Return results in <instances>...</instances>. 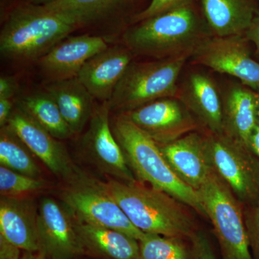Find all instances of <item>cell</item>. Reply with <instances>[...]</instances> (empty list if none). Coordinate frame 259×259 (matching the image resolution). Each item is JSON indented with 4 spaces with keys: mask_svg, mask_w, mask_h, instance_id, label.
Masks as SVG:
<instances>
[{
    "mask_svg": "<svg viewBox=\"0 0 259 259\" xmlns=\"http://www.w3.org/2000/svg\"><path fill=\"white\" fill-rule=\"evenodd\" d=\"M47 182L0 166L1 197H20L23 194L37 192L47 187Z\"/></svg>",
    "mask_w": 259,
    "mask_h": 259,
    "instance_id": "cell-27",
    "label": "cell"
},
{
    "mask_svg": "<svg viewBox=\"0 0 259 259\" xmlns=\"http://www.w3.org/2000/svg\"><path fill=\"white\" fill-rule=\"evenodd\" d=\"M192 241V259H216L208 238L202 232L194 233Z\"/></svg>",
    "mask_w": 259,
    "mask_h": 259,
    "instance_id": "cell-30",
    "label": "cell"
},
{
    "mask_svg": "<svg viewBox=\"0 0 259 259\" xmlns=\"http://www.w3.org/2000/svg\"><path fill=\"white\" fill-rule=\"evenodd\" d=\"M37 214V208L31 200L1 197L0 238L28 253L40 252Z\"/></svg>",
    "mask_w": 259,
    "mask_h": 259,
    "instance_id": "cell-17",
    "label": "cell"
},
{
    "mask_svg": "<svg viewBox=\"0 0 259 259\" xmlns=\"http://www.w3.org/2000/svg\"><path fill=\"white\" fill-rule=\"evenodd\" d=\"M31 151L9 126L1 127L0 164L13 171L40 178L41 171Z\"/></svg>",
    "mask_w": 259,
    "mask_h": 259,
    "instance_id": "cell-25",
    "label": "cell"
},
{
    "mask_svg": "<svg viewBox=\"0 0 259 259\" xmlns=\"http://www.w3.org/2000/svg\"><path fill=\"white\" fill-rule=\"evenodd\" d=\"M37 228L40 253L46 258L73 259L84 253L74 216L64 204L42 199L37 208Z\"/></svg>",
    "mask_w": 259,
    "mask_h": 259,
    "instance_id": "cell-10",
    "label": "cell"
},
{
    "mask_svg": "<svg viewBox=\"0 0 259 259\" xmlns=\"http://www.w3.org/2000/svg\"><path fill=\"white\" fill-rule=\"evenodd\" d=\"M223 97V134L248 146L257 122L258 93L245 85L231 87Z\"/></svg>",
    "mask_w": 259,
    "mask_h": 259,
    "instance_id": "cell-20",
    "label": "cell"
},
{
    "mask_svg": "<svg viewBox=\"0 0 259 259\" xmlns=\"http://www.w3.org/2000/svg\"><path fill=\"white\" fill-rule=\"evenodd\" d=\"M141 0H52L49 9L69 18L79 28L127 13Z\"/></svg>",
    "mask_w": 259,
    "mask_h": 259,
    "instance_id": "cell-23",
    "label": "cell"
},
{
    "mask_svg": "<svg viewBox=\"0 0 259 259\" xmlns=\"http://www.w3.org/2000/svg\"><path fill=\"white\" fill-rule=\"evenodd\" d=\"M210 220L223 259H254L250 252L241 202L215 171L197 190Z\"/></svg>",
    "mask_w": 259,
    "mask_h": 259,
    "instance_id": "cell-6",
    "label": "cell"
},
{
    "mask_svg": "<svg viewBox=\"0 0 259 259\" xmlns=\"http://www.w3.org/2000/svg\"><path fill=\"white\" fill-rule=\"evenodd\" d=\"M134 56L125 46L109 47L83 65L77 78L94 99L108 102L132 64Z\"/></svg>",
    "mask_w": 259,
    "mask_h": 259,
    "instance_id": "cell-15",
    "label": "cell"
},
{
    "mask_svg": "<svg viewBox=\"0 0 259 259\" xmlns=\"http://www.w3.org/2000/svg\"><path fill=\"white\" fill-rule=\"evenodd\" d=\"M111 126L130 168L140 182L169 194L207 218L198 192L179 178L157 142L123 114L116 116Z\"/></svg>",
    "mask_w": 259,
    "mask_h": 259,
    "instance_id": "cell-3",
    "label": "cell"
},
{
    "mask_svg": "<svg viewBox=\"0 0 259 259\" xmlns=\"http://www.w3.org/2000/svg\"><path fill=\"white\" fill-rule=\"evenodd\" d=\"M131 223L144 233L192 237L194 222L182 203L169 194L141 182L112 180L102 183Z\"/></svg>",
    "mask_w": 259,
    "mask_h": 259,
    "instance_id": "cell-4",
    "label": "cell"
},
{
    "mask_svg": "<svg viewBox=\"0 0 259 259\" xmlns=\"http://www.w3.org/2000/svg\"><path fill=\"white\" fill-rule=\"evenodd\" d=\"M173 171L185 184L198 190L213 171L205 137L192 132L180 139L159 144Z\"/></svg>",
    "mask_w": 259,
    "mask_h": 259,
    "instance_id": "cell-16",
    "label": "cell"
},
{
    "mask_svg": "<svg viewBox=\"0 0 259 259\" xmlns=\"http://www.w3.org/2000/svg\"><path fill=\"white\" fill-rule=\"evenodd\" d=\"M34 156L54 175L72 183L84 175L74 164L66 148L52 135L15 106L8 124Z\"/></svg>",
    "mask_w": 259,
    "mask_h": 259,
    "instance_id": "cell-11",
    "label": "cell"
},
{
    "mask_svg": "<svg viewBox=\"0 0 259 259\" xmlns=\"http://www.w3.org/2000/svg\"><path fill=\"white\" fill-rule=\"evenodd\" d=\"M61 199L76 221L123 232L139 241L144 236V232L131 223L102 183L83 177L69 184Z\"/></svg>",
    "mask_w": 259,
    "mask_h": 259,
    "instance_id": "cell-8",
    "label": "cell"
},
{
    "mask_svg": "<svg viewBox=\"0 0 259 259\" xmlns=\"http://www.w3.org/2000/svg\"><path fill=\"white\" fill-rule=\"evenodd\" d=\"M178 98L211 134H223V97L211 77L192 73L179 88Z\"/></svg>",
    "mask_w": 259,
    "mask_h": 259,
    "instance_id": "cell-18",
    "label": "cell"
},
{
    "mask_svg": "<svg viewBox=\"0 0 259 259\" xmlns=\"http://www.w3.org/2000/svg\"><path fill=\"white\" fill-rule=\"evenodd\" d=\"M79 27L44 5L13 7L0 32L2 57L16 63L38 61Z\"/></svg>",
    "mask_w": 259,
    "mask_h": 259,
    "instance_id": "cell-2",
    "label": "cell"
},
{
    "mask_svg": "<svg viewBox=\"0 0 259 259\" xmlns=\"http://www.w3.org/2000/svg\"><path fill=\"white\" fill-rule=\"evenodd\" d=\"M35 253H28V252H26L25 254H24L23 256L20 257L19 259H46L45 256L42 255L41 253H40V255H35L34 254Z\"/></svg>",
    "mask_w": 259,
    "mask_h": 259,
    "instance_id": "cell-36",
    "label": "cell"
},
{
    "mask_svg": "<svg viewBox=\"0 0 259 259\" xmlns=\"http://www.w3.org/2000/svg\"><path fill=\"white\" fill-rule=\"evenodd\" d=\"M104 37L82 35L68 36L56 44L38 61L42 74L49 82L77 77L91 58L108 49Z\"/></svg>",
    "mask_w": 259,
    "mask_h": 259,
    "instance_id": "cell-14",
    "label": "cell"
},
{
    "mask_svg": "<svg viewBox=\"0 0 259 259\" xmlns=\"http://www.w3.org/2000/svg\"><path fill=\"white\" fill-rule=\"evenodd\" d=\"M198 0L133 24L125 32V47L137 55L158 59L192 56L211 36Z\"/></svg>",
    "mask_w": 259,
    "mask_h": 259,
    "instance_id": "cell-1",
    "label": "cell"
},
{
    "mask_svg": "<svg viewBox=\"0 0 259 259\" xmlns=\"http://www.w3.org/2000/svg\"><path fill=\"white\" fill-rule=\"evenodd\" d=\"M123 114L158 144H165L192 132L195 117L177 97L161 99Z\"/></svg>",
    "mask_w": 259,
    "mask_h": 259,
    "instance_id": "cell-12",
    "label": "cell"
},
{
    "mask_svg": "<svg viewBox=\"0 0 259 259\" xmlns=\"http://www.w3.org/2000/svg\"><path fill=\"white\" fill-rule=\"evenodd\" d=\"M15 0H0V5H1V16L5 15V11L10 8V5L12 3L14 2Z\"/></svg>",
    "mask_w": 259,
    "mask_h": 259,
    "instance_id": "cell-35",
    "label": "cell"
},
{
    "mask_svg": "<svg viewBox=\"0 0 259 259\" xmlns=\"http://www.w3.org/2000/svg\"><path fill=\"white\" fill-rule=\"evenodd\" d=\"M18 81L12 76H2L0 78V99H13L18 93Z\"/></svg>",
    "mask_w": 259,
    "mask_h": 259,
    "instance_id": "cell-31",
    "label": "cell"
},
{
    "mask_svg": "<svg viewBox=\"0 0 259 259\" xmlns=\"http://www.w3.org/2000/svg\"><path fill=\"white\" fill-rule=\"evenodd\" d=\"M192 1L194 0H151L146 8L132 17L131 23H139L146 19L166 13Z\"/></svg>",
    "mask_w": 259,
    "mask_h": 259,
    "instance_id": "cell-28",
    "label": "cell"
},
{
    "mask_svg": "<svg viewBox=\"0 0 259 259\" xmlns=\"http://www.w3.org/2000/svg\"><path fill=\"white\" fill-rule=\"evenodd\" d=\"M15 105L56 139H67L74 135L56 102L46 90L25 95Z\"/></svg>",
    "mask_w": 259,
    "mask_h": 259,
    "instance_id": "cell-24",
    "label": "cell"
},
{
    "mask_svg": "<svg viewBox=\"0 0 259 259\" xmlns=\"http://www.w3.org/2000/svg\"><path fill=\"white\" fill-rule=\"evenodd\" d=\"M214 171L241 204L250 206L259 200V158L249 148L224 134L205 136Z\"/></svg>",
    "mask_w": 259,
    "mask_h": 259,
    "instance_id": "cell-7",
    "label": "cell"
},
{
    "mask_svg": "<svg viewBox=\"0 0 259 259\" xmlns=\"http://www.w3.org/2000/svg\"><path fill=\"white\" fill-rule=\"evenodd\" d=\"M75 225L85 248L110 259L139 258V241L127 233L76 219Z\"/></svg>",
    "mask_w": 259,
    "mask_h": 259,
    "instance_id": "cell-22",
    "label": "cell"
},
{
    "mask_svg": "<svg viewBox=\"0 0 259 259\" xmlns=\"http://www.w3.org/2000/svg\"><path fill=\"white\" fill-rule=\"evenodd\" d=\"M54 99L73 134L81 133L93 116L94 98L77 77L48 82Z\"/></svg>",
    "mask_w": 259,
    "mask_h": 259,
    "instance_id": "cell-21",
    "label": "cell"
},
{
    "mask_svg": "<svg viewBox=\"0 0 259 259\" xmlns=\"http://www.w3.org/2000/svg\"><path fill=\"white\" fill-rule=\"evenodd\" d=\"M194 63L236 77L259 93V61L251 55L244 35L204 39L192 53Z\"/></svg>",
    "mask_w": 259,
    "mask_h": 259,
    "instance_id": "cell-9",
    "label": "cell"
},
{
    "mask_svg": "<svg viewBox=\"0 0 259 259\" xmlns=\"http://www.w3.org/2000/svg\"><path fill=\"white\" fill-rule=\"evenodd\" d=\"M189 56L130 65L108 102L110 111L136 110L156 100L177 97V84Z\"/></svg>",
    "mask_w": 259,
    "mask_h": 259,
    "instance_id": "cell-5",
    "label": "cell"
},
{
    "mask_svg": "<svg viewBox=\"0 0 259 259\" xmlns=\"http://www.w3.org/2000/svg\"><path fill=\"white\" fill-rule=\"evenodd\" d=\"M248 207L244 214L245 228L253 258L259 259V200Z\"/></svg>",
    "mask_w": 259,
    "mask_h": 259,
    "instance_id": "cell-29",
    "label": "cell"
},
{
    "mask_svg": "<svg viewBox=\"0 0 259 259\" xmlns=\"http://www.w3.org/2000/svg\"><path fill=\"white\" fill-rule=\"evenodd\" d=\"M248 146L250 151L259 158V124L255 125L248 139Z\"/></svg>",
    "mask_w": 259,
    "mask_h": 259,
    "instance_id": "cell-34",
    "label": "cell"
},
{
    "mask_svg": "<svg viewBox=\"0 0 259 259\" xmlns=\"http://www.w3.org/2000/svg\"><path fill=\"white\" fill-rule=\"evenodd\" d=\"M14 108L13 99H0V127L8 124Z\"/></svg>",
    "mask_w": 259,
    "mask_h": 259,
    "instance_id": "cell-33",
    "label": "cell"
},
{
    "mask_svg": "<svg viewBox=\"0 0 259 259\" xmlns=\"http://www.w3.org/2000/svg\"><path fill=\"white\" fill-rule=\"evenodd\" d=\"M213 36L244 35L259 10V0H198Z\"/></svg>",
    "mask_w": 259,
    "mask_h": 259,
    "instance_id": "cell-19",
    "label": "cell"
},
{
    "mask_svg": "<svg viewBox=\"0 0 259 259\" xmlns=\"http://www.w3.org/2000/svg\"><path fill=\"white\" fill-rule=\"evenodd\" d=\"M244 35L248 41L254 45L255 55L259 61V10L247 29Z\"/></svg>",
    "mask_w": 259,
    "mask_h": 259,
    "instance_id": "cell-32",
    "label": "cell"
},
{
    "mask_svg": "<svg viewBox=\"0 0 259 259\" xmlns=\"http://www.w3.org/2000/svg\"><path fill=\"white\" fill-rule=\"evenodd\" d=\"M256 116H257V122H258V124H259V93H258V98H257Z\"/></svg>",
    "mask_w": 259,
    "mask_h": 259,
    "instance_id": "cell-38",
    "label": "cell"
},
{
    "mask_svg": "<svg viewBox=\"0 0 259 259\" xmlns=\"http://www.w3.org/2000/svg\"><path fill=\"white\" fill-rule=\"evenodd\" d=\"M108 102H102L94 110L83 144L99 168L116 180L136 182L122 148L112 132Z\"/></svg>",
    "mask_w": 259,
    "mask_h": 259,
    "instance_id": "cell-13",
    "label": "cell"
},
{
    "mask_svg": "<svg viewBox=\"0 0 259 259\" xmlns=\"http://www.w3.org/2000/svg\"><path fill=\"white\" fill-rule=\"evenodd\" d=\"M51 1H52V0H29V3L36 5H45Z\"/></svg>",
    "mask_w": 259,
    "mask_h": 259,
    "instance_id": "cell-37",
    "label": "cell"
},
{
    "mask_svg": "<svg viewBox=\"0 0 259 259\" xmlns=\"http://www.w3.org/2000/svg\"><path fill=\"white\" fill-rule=\"evenodd\" d=\"M139 259H192L180 238L145 233L139 241Z\"/></svg>",
    "mask_w": 259,
    "mask_h": 259,
    "instance_id": "cell-26",
    "label": "cell"
}]
</instances>
